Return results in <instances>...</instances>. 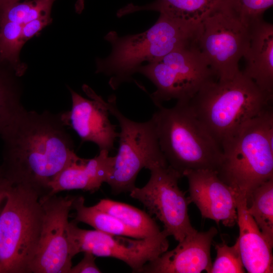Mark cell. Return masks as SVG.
I'll return each instance as SVG.
<instances>
[{
    "label": "cell",
    "instance_id": "cell-1",
    "mask_svg": "<svg viewBox=\"0 0 273 273\" xmlns=\"http://www.w3.org/2000/svg\"><path fill=\"white\" fill-rule=\"evenodd\" d=\"M0 176L50 195V184L78 156L60 114L23 110L0 135Z\"/></svg>",
    "mask_w": 273,
    "mask_h": 273
},
{
    "label": "cell",
    "instance_id": "cell-2",
    "mask_svg": "<svg viewBox=\"0 0 273 273\" xmlns=\"http://www.w3.org/2000/svg\"><path fill=\"white\" fill-rule=\"evenodd\" d=\"M272 99L240 71L231 79L209 82L188 103L221 148L245 123L272 106Z\"/></svg>",
    "mask_w": 273,
    "mask_h": 273
},
{
    "label": "cell",
    "instance_id": "cell-3",
    "mask_svg": "<svg viewBox=\"0 0 273 273\" xmlns=\"http://www.w3.org/2000/svg\"><path fill=\"white\" fill-rule=\"evenodd\" d=\"M199 26L160 14L156 23L142 33L119 37L116 32L110 31L104 39L111 44V52L107 57L96 59V72L110 76L109 84L116 89L123 82L132 80L143 62L152 63L196 42Z\"/></svg>",
    "mask_w": 273,
    "mask_h": 273
},
{
    "label": "cell",
    "instance_id": "cell-4",
    "mask_svg": "<svg viewBox=\"0 0 273 273\" xmlns=\"http://www.w3.org/2000/svg\"><path fill=\"white\" fill-rule=\"evenodd\" d=\"M218 177L248 202L252 192L273 178V110L245 123L221 147Z\"/></svg>",
    "mask_w": 273,
    "mask_h": 273
},
{
    "label": "cell",
    "instance_id": "cell-5",
    "mask_svg": "<svg viewBox=\"0 0 273 273\" xmlns=\"http://www.w3.org/2000/svg\"><path fill=\"white\" fill-rule=\"evenodd\" d=\"M188 102H177L172 108L162 105L153 114L161 150L168 164L182 176L188 170L217 171L222 160L221 149Z\"/></svg>",
    "mask_w": 273,
    "mask_h": 273
},
{
    "label": "cell",
    "instance_id": "cell-6",
    "mask_svg": "<svg viewBox=\"0 0 273 273\" xmlns=\"http://www.w3.org/2000/svg\"><path fill=\"white\" fill-rule=\"evenodd\" d=\"M40 195L12 185L0 213V273H28L36 254L43 210Z\"/></svg>",
    "mask_w": 273,
    "mask_h": 273
},
{
    "label": "cell",
    "instance_id": "cell-7",
    "mask_svg": "<svg viewBox=\"0 0 273 273\" xmlns=\"http://www.w3.org/2000/svg\"><path fill=\"white\" fill-rule=\"evenodd\" d=\"M103 102L120 127L119 147L115 164L107 183L112 193H129L135 187L139 172L158 164H168L160 147L154 122L152 118L138 122L125 116L118 109L116 98L110 96Z\"/></svg>",
    "mask_w": 273,
    "mask_h": 273
},
{
    "label": "cell",
    "instance_id": "cell-8",
    "mask_svg": "<svg viewBox=\"0 0 273 273\" xmlns=\"http://www.w3.org/2000/svg\"><path fill=\"white\" fill-rule=\"evenodd\" d=\"M136 72L146 77L156 86L150 97L158 107L172 99L188 102L206 84L217 79L197 42L141 65Z\"/></svg>",
    "mask_w": 273,
    "mask_h": 273
},
{
    "label": "cell",
    "instance_id": "cell-9",
    "mask_svg": "<svg viewBox=\"0 0 273 273\" xmlns=\"http://www.w3.org/2000/svg\"><path fill=\"white\" fill-rule=\"evenodd\" d=\"M150 177L142 188L135 187L130 196L142 203L150 215H154L163 224L164 230L177 242L196 232L191 223L189 197L178 185L183 177L168 164L156 165L149 169Z\"/></svg>",
    "mask_w": 273,
    "mask_h": 273
},
{
    "label": "cell",
    "instance_id": "cell-10",
    "mask_svg": "<svg viewBox=\"0 0 273 273\" xmlns=\"http://www.w3.org/2000/svg\"><path fill=\"white\" fill-rule=\"evenodd\" d=\"M249 34V27L220 7L200 24L197 43L218 80L231 79L240 72Z\"/></svg>",
    "mask_w": 273,
    "mask_h": 273
},
{
    "label": "cell",
    "instance_id": "cell-11",
    "mask_svg": "<svg viewBox=\"0 0 273 273\" xmlns=\"http://www.w3.org/2000/svg\"><path fill=\"white\" fill-rule=\"evenodd\" d=\"M69 228L75 255L87 252L95 256L115 258L123 261L135 272H140L146 263L157 258L169 247V235L164 230L155 236L131 239L96 230L82 229L74 220L69 222Z\"/></svg>",
    "mask_w": 273,
    "mask_h": 273
},
{
    "label": "cell",
    "instance_id": "cell-12",
    "mask_svg": "<svg viewBox=\"0 0 273 273\" xmlns=\"http://www.w3.org/2000/svg\"><path fill=\"white\" fill-rule=\"evenodd\" d=\"M75 197L56 194L40 197L43 210L38 247L30 268L33 273H69L75 256L68 217Z\"/></svg>",
    "mask_w": 273,
    "mask_h": 273
},
{
    "label": "cell",
    "instance_id": "cell-13",
    "mask_svg": "<svg viewBox=\"0 0 273 273\" xmlns=\"http://www.w3.org/2000/svg\"><path fill=\"white\" fill-rule=\"evenodd\" d=\"M68 88L71 96V109L60 113L65 125L73 129L82 143H94L100 151L110 152L114 150L119 132L116 131L117 125L110 121V113L103 104V99L86 84L83 85L82 89L90 99Z\"/></svg>",
    "mask_w": 273,
    "mask_h": 273
},
{
    "label": "cell",
    "instance_id": "cell-14",
    "mask_svg": "<svg viewBox=\"0 0 273 273\" xmlns=\"http://www.w3.org/2000/svg\"><path fill=\"white\" fill-rule=\"evenodd\" d=\"M183 176L189 184V198L204 218L233 227L237 223L238 193L223 182L217 171L209 169L191 170Z\"/></svg>",
    "mask_w": 273,
    "mask_h": 273
},
{
    "label": "cell",
    "instance_id": "cell-15",
    "mask_svg": "<svg viewBox=\"0 0 273 273\" xmlns=\"http://www.w3.org/2000/svg\"><path fill=\"white\" fill-rule=\"evenodd\" d=\"M217 229L212 226L205 232L187 236L173 249L162 253L146 263L140 272L210 273L212 266L211 246Z\"/></svg>",
    "mask_w": 273,
    "mask_h": 273
},
{
    "label": "cell",
    "instance_id": "cell-16",
    "mask_svg": "<svg viewBox=\"0 0 273 273\" xmlns=\"http://www.w3.org/2000/svg\"><path fill=\"white\" fill-rule=\"evenodd\" d=\"M100 150L91 159L78 156L67 165L50 184V195L63 191L81 190L91 193L98 190L107 182L115 164V156Z\"/></svg>",
    "mask_w": 273,
    "mask_h": 273
},
{
    "label": "cell",
    "instance_id": "cell-17",
    "mask_svg": "<svg viewBox=\"0 0 273 273\" xmlns=\"http://www.w3.org/2000/svg\"><path fill=\"white\" fill-rule=\"evenodd\" d=\"M237 213L239 229L237 240L245 269L249 273H272L273 246L248 212L246 198L239 194L237 198Z\"/></svg>",
    "mask_w": 273,
    "mask_h": 273
},
{
    "label": "cell",
    "instance_id": "cell-18",
    "mask_svg": "<svg viewBox=\"0 0 273 273\" xmlns=\"http://www.w3.org/2000/svg\"><path fill=\"white\" fill-rule=\"evenodd\" d=\"M249 30L243 73L262 90L273 94V25L261 19L249 26Z\"/></svg>",
    "mask_w": 273,
    "mask_h": 273
},
{
    "label": "cell",
    "instance_id": "cell-19",
    "mask_svg": "<svg viewBox=\"0 0 273 273\" xmlns=\"http://www.w3.org/2000/svg\"><path fill=\"white\" fill-rule=\"evenodd\" d=\"M222 0H156L144 6L130 3L119 9L121 17L141 11H155L188 25L197 27L211 12L219 8Z\"/></svg>",
    "mask_w": 273,
    "mask_h": 273
},
{
    "label": "cell",
    "instance_id": "cell-20",
    "mask_svg": "<svg viewBox=\"0 0 273 273\" xmlns=\"http://www.w3.org/2000/svg\"><path fill=\"white\" fill-rule=\"evenodd\" d=\"M20 78L11 65L0 60V135L25 109Z\"/></svg>",
    "mask_w": 273,
    "mask_h": 273
},
{
    "label": "cell",
    "instance_id": "cell-21",
    "mask_svg": "<svg viewBox=\"0 0 273 273\" xmlns=\"http://www.w3.org/2000/svg\"><path fill=\"white\" fill-rule=\"evenodd\" d=\"M73 209L76 211L74 220L93 226L95 230L116 236L132 238H147L142 233L127 226L112 215L97 208L95 206H86L84 198L75 197Z\"/></svg>",
    "mask_w": 273,
    "mask_h": 273
},
{
    "label": "cell",
    "instance_id": "cell-22",
    "mask_svg": "<svg viewBox=\"0 0 273 273\" xmlns=\"http://www.w3.org/2000/svg\"><path fill=\"white\" fill-rule=\"evenodd\" d=\"M94 206L117 218L127 226L142 233L146 237L156 236L161 232L150 214L129 204L103 199Z\"/></svg>",
    "mask_w": 273,
    "mask_h": 273
},
{
    "label": "cell",
    "instance_id": "cell-23",
    "mask_svg": "<svg viewBox=\"0 0 273 273\" xmlns=\"http://www.w3.org/2000/svg\"><path fill=\"white\" fill-rule=\"evenodd\" d=\"M247 211L273 246V178L252 192L247 202Z\"/></svg>",
    "mask_w": 273,
    "mask_h": 273
},
{
    "label": "cell",
    "instance_id": "cell-24",
    "mask_svg": "<svg viewBox=\"0 0 273 273\" xmlns=\"http://www.w3.org/2000/svg\"><path fill=\"white\" fill-rule=\"evenodd\" d=\"M22 27L16 22L0 20V60L11 65L21 77L27 67L19 57L24 44L22 39Z\"/></svg>",
    "mask_w": 273,
    "mask_h": 273
},
{
    "label": "cell",
    "instance_id": "cell-25",
    "mask_svg": "<svg viewBox=\"0 0 273 273\" xmlns=\"http://www.w3.org/2000/svg\"><path fill=\"white\" fill-rule=\"evenodd\" d=\"M56 0H24L14 4L0 14V20L17 23L24 26L34 19L51 15Z\"/></svg>",
    "mask_w": 273,
    "mask_h": 273
},
{
    "label": "cell",
    "instance_id": "cell-26",
    "mask_svg": "<svg viewBox=\"0 0 273 273\" xmlns=\"http://www.w3.org/2000/svg\"><path fill=\"white\" fill-rule=\"evenodd\" d=\"M273 0H222L220 7L247 27L262 18Z\"/></svg>",
    "mask_w": 273,
    "mask_h": 273
},
{
    "label": "cell",
    "instance_id": "cell-27",
    "mask_svg": "<svg viewBox=\"0 0 273 273\" xmlns=\"http://www.w3.org/2000/svg\"><path fill=\"white\" fill-rule=\"evenodd\" d=\"M215 248L216 257L210 273L245 272L237 240L232 246L223 242L216 244Z\"/></svg>",
    "mask_w": 273,
    "mask_h": 273
},
{
    "label": "cell",
    "instance_id": "cell-28",
    "mask_svg": "<svg viewBox=\"0 0 273 273\" xmlns=\"http://www.w3.org/2000/svg\"><path fill=\"white\" fill-rule=\"evenodd\" d=\"M52 22L51 15L32 20L24 26L22 29V39L24 44Z\"/></svg>",
    "mask_w": 273,
    "mask_h": 273
},
{
    "label": "cell",
    "instance_id": "cell-29",
    "mask_svg": "<svg viewBox=\"0 0 273 273\" xmlns=\"http://www.w3.org/2000/svg\"><path fill=\"white\" fill-rule=\"evenodd\" d=\"M81 260L76 265L72 266L69 273H100L102 271L97 265L96 256L85 252Z\"/></svg>",
    "mask_w": 273,
    "mask_h": 273
},
{
    "label": "cell",
    "instance_id": "cell-30",
    "mask_svg": "<svg viewBox=\"0 0 273 273\" xmlns=\"http://www.w3.org/2000/svg\"><path fill=\"white\" fill-rule=\"evenodd\" d=\"M12 185L7 180L0 176V206L6 199L8 191Z\"/></svg>",
    "mask_w": 273,
    "mask_h": 273
},
{
    "label": "cell",
    "instance_id": "cell-31",
    "mask_svg": "<svg viewBox=\"0 0 273 273\" xmlns=\"http://www.w3.org/2000/svg\"><path fill=\"white\" fill-rule=\"evenodd\" d=\"M21 0H0V14L7 8Z\"/></svg>",
    "mask_w": 273,
    "mask_h": 273
},
{
    "label": "cell",
    "instance_id": "cell-32",
    "mask_svg": "<svg viewBox=\"0 0 273 273\" xmlns=\"http://www.w3.org/2000/svg\"><path fill=\"white\" fill-rule=\"evenodd\" d=\"M84 7V0H76L75 4L76 12L80 14L82 12Z\"/></svg>",
    "mask_w": 273,
    "mask_h": 273
}]
</instances>
